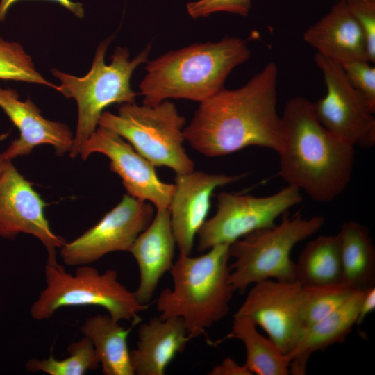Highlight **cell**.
Wrapping results in <instances>:
<instances>
[{"label": "cell", "instance_id": "1", "mask_svg": "<svg viewBox=\"0 0 375 375\" xmlns=\"http://www.w3.org/2000/svg\"><path fill=\"white\" fill-rule=\"evenodd\" d=\"M278 76L277 65L269 62L243 86L223 88L201 102L183 129L185 140L208 157L228 155L250 146L279 153L284 130L276 109Z\"/></svg>", "mask_w": 375, "mask_h": 375}, {"label": "cell", "instance_id": "2", "mask_svg": "<svg viewBox=\"0 0 375 375\" xmlns=\"http://www.w3.org/2000/svg\"><path fill=\"white\" fill-rule=\"evenodd\" d=\"M281 119L284 141L278 175L316 202L333 201L351 181L355 147L322 124L306 97L289 99Z\"/></svg>", "mask_w": 375, "mask_h": 375}, {"label": "cell", "instance_id": "3", "mask_svg": "<svg viewBox=\"0 0 375 375\" xmlns=\"http://www.w3.org/2000/svg\"><path fill=\"white\" fill-rule=\"evenodd\" d=\"M250 57L247 41L235 36L167 52L147 62L139 87L143 104L155 106L169 99L201 103L224 88L233 69Z\"/></svg>", "mask_w": 375, "mask_h": 375}, {"label": "cell", "instance_id": "4", "mask_svg": "<svg viewBox=\"0 0 375 375\" xmlns=\"http://www.w3.org/2000/svg\"><path fill=\"white\" fill-rule=\"evenodd\" d=\"M228 244H217L199 256L179 253L169 272L172 288H165L156 300L162 318L179 317L190 339L224 319L233 290L230 283Z\"/></svg>", "mask_w": 375, "mask_h": 375}, {"label": "cell", "instance_id": "5", "mask_svg": "<svg viewBox=\"0 0 375 375\" xmlns=\"http://www.w3.org/2000/svg\"><path fill=\"white\" fill-rule=\"evenodd\" d=\"M112 38L99 44L85 76L78 77L56 69L51 71L60 82L56 90L66 98L74 99L78 106L77 127L69 152L72 158L79 156L83 144L99 126L106 108L114 103H135L138 94L131 88V79L136 68L148 61L151 45L132 60L126 47H117L107 65L105 55Z\"/></svg>", "mask_w": 375, "mask_h": 375}, {"label": "cell", "instance_id": "6", "mask_svg": "<svg viewBox=\"0 0 375 375\" xmlns=\"http://www.w3.org/2000/svg\"><path fill=\"white\" fill-rule=\"evenodd\" d=\"M45 287L30 308L31 317L38 321L51 318L61 308L99 306L114 319L138 324L140 313L148 308L118 281L115 269L100 273L88 265H80L74 274L59 264L47 263Z\"/></svg>", "mask_w": 375, "mask_h": 375}, {"label": "cell", "instance_id": "7", "mask_svg": "<svg viewBox=\"0 0 375 375\" xmlns=\"http://www.w3.org/2000/svg\"><path fill=\"white\" fill-rule=\"evenodd\" d=\"M185 119L165 100L155 106L121 104L117 114L103 111L99 126L126 140L155 167H167L176 175L194 170L183 147Z\"/></svg>", "mask_w": 375, "mask_h": 375}, {"label": "cell", "instance_id": "8", "mask_svg": "<svg viewBox=\"0 0 375 375\" xmlns=\"http://www.w3.org/2000/svg\"><path fill=\"white\" fill-rule=\"evenodd\" d=\"M324 218L315 215L285 217L278 225L252 232L229 246L230 283L233 292H244L250 285L274 279L296 281L295 262L291 251L299 242L317 232Z\"/></svg>", "mask_w": 375, "mask_h": 375}, {"label": "cell", "instance_id": "9", "mask_svg": "<svg viewBox=\"0 0 375 375\" xmlns=\"http://www.w3.org/2000/svg\"><path fill=\"white\" fill-rule=\"evenodd\" d=\"M302 199L300 190L289 185L265 197L222 192L217 195L216 212L197 233V250L203 252L217 244H231L252 232L271 228L280 215Z\"/></svg>", "mask_w": 375, "mask_h": 375}, {"label": "cell", "instance_id": "10", "mask_svg": "<svg viewBox=\"0 0 375 375\" xmlns=\"http://www.w3.org/2000/svg\"><path fill=\"white\" fill-rule=\"evenodd\" d=\"M313 59L326 90V94L313 103L319 122L353 147L374 145L375 119L364 97L350 83L338 63L317 52Z\"/></svg>", "mask_w": 375, "mask_h": 375}, {"label": "cell", "instance_id": "11", "mask_svg": "<svg viewBox=\"0 0 375 375\" xmlns=\"http://www.w3.org/2000/svg\"><path fill=\"white\" fill-rule=\"evenodd\" d=\"M154 215L151 203L128 194L94 226L60 248L64 264L80 266L115 251H129Z\"/></svg>", "mask_w": 375, "mask_h": 375}, {"label": "cell", "instance_id": "12", "mask_svg": "<svg viewBox=\"0 0 375 375\" xmlns=\"http://www.w3.org/2000/svg\"><path fill=\"white\" fill-rule=\"evenodd\" d=\"M303 297L299 281L267 279L253 284L236 313L251 318L288 355L301 333Z\"/></svg>", "mask_w": 375, "mask_h": 375}, {"label": "cell", "instance_id": "13", "mask_svg": "<svg viewBox=\"0 0 375 375\" xmlns=\"http://www.w3.org/2000/svg\"><path fill=\"white\" fill-rule=\"evenodd\" d=\"M94 153L105 155L110 168L121 178L130 196L153 205L156 210L168 208L175 185L158 176L155 166L115 132L98 126L83 144V160Z\"/></svg>", "mask_w": 375, "mask_h": 375}, {"label": "cell", "instance_id": "14", "mask_svg": "<svg viewBox=\"0 0 375 375\" xmlns=\"http://www.w3.org/2000/svg\"><path fill=\"white\" fill-rule=\"evenodd\" d=\"M46 203L10 161L0 176V237L13 239L31 235L44 246L48 264L57 263L56 250L65 240L51 228L44 215Z\"/></svg>", "mask_w": 375, "mask_h": 375}, {"label": "cell", "instance_id": "15", "mask_svg": "<svg viewBox=\"0 0 375 375\" xmlns=\"http://www.w3.org/2000/svg\"><path fill=\"white\" fill-rule=\"evenodd\" d=\"M244 176L208 174L194 170L176 175L168 210L179 253L191 254L195 237L206 221L214 190L235 182Z\"/></svg>", "mask_w": 375, "mask_h": 375}, {"label": "cell", "instance_id": "16", "mask_svg": "<svg viewBox=\"0 0 375 375\" xmlns=\"http://www.w3.org/2000/svg\"><path fill=\"white\" fill-rule=\"evenodd\" d=\"M0 108L19 131V138L2 153L6 160L28 155L41 144L52 146L58 156L69 153L74 139L69 127L44 118L29 98L22 101L15 90L0 88Z\"/></svg>", "mask_w": 375, "mask_h": 375}, {"label": "cell", "instance_id": "17", "mask_svg": "<svg viewBox=\"0 0 375 375\" xmlns=\"http://www.w3.org/2000/svg\"><path fill=\"white\" fill-rule=\"evenodd\" d=\"M176 246L168 208L157 209L128 251L139 269L140 282L134 294L142 304L150 301L160 280L169 272L174 262Z\"/></svg>", "mask_w": 375, "mask_h": 375}, {"label": "cell", "instance_id": "18", "mask_svg": "<svg viewBox=\"0 0 375 375\" xmlns=\"http://www.w3.org/2000/svg\"><path fill=\"white\" fill-rule=\"evenodd\" d=\"M303 40L317 53L339 65L367 60L364 35L345 1H338L327 14L310 26Z\"/></svg>", "mask_w": 375, "mask_h": 375}, {"label": "cell", "instance_id": "19", "mask_svg": "<svg viewBox=\"0 0 375 375\" xmlns=\"http://www.w3.org/2000/svg\"><path fill=\"white\" fill-rule=\"evenodd\" d=\"M136 347L130 351L134 375H164L169 363L190 340L179 317H153L138 328Z\"/></svg>", "mask_w": 375, "mask_h": 375}, {"label": "cell", "instance_id": "20", "mask_svg": "<svg viewBox=\"0 0 375 375\" xmlns=\"http://www.w3.org/2000/svg\"><path fill=\"white\" fill-rule=\"evenodd\" d=\"M367 290H355L336 310L305 329L299 338L290 358V374L304 375L312 354L344 342L356 324L359 309Z\"/></svg>", "mask_w": 375, "mask_h": 375}, {"label": "cell", "instance_id": "21", "mask_svg": "<svg viewBox=\"0 0 375 375\" xmlns=\"http://www.w3.org/2000/svg\"><path fill=\"white\" fill-rule=\"evenodd\" d=\"M108 315L88 318L81 331L92 342L105 375H134L128 338L136 324L125 328Z\"/></svg>", "mask_w": 375, "mask_h": 375}, {"label": "cell", "instance_id": "22", "mask_svg": "<svg viewBox=\"0 0 375 375\" xmlns=\"http://www.w3.org/2000/svg\"><path fill=\"white\" fill-rule=\"evenodd\" d=\"M340 242L342 283L353 290H367L375 283V248L367 228L348 221L338 233Z\"/></svg>", "mask_w": 375, "mask_h": 375}, {"label": "cell", "instance_id": "23", "mask_svg": "<svg viewBox=\"0 0 375 375\" xmlns=\"http://www.w3.org/2000/svg\"><path fill=\"white\" fill-rule=\"evenodd\" d=\"M238 339L246 350L245 366L253 374L288 375L290 358L269 338L260 334L257 325L249 317L235 313L231 330L218 344L227 339Z\"/></svg>", "mask_w": 375, "mask_h": 375}, {"label": "cell", "instance_id": "24", "mask_svg": "<svg viewBox=\"0 0 375 375\" xmlns=\"http://www.w3.org/2000/svg\"><path fill=\"white\" fill-rule=\"evenodd\" d=\"M295 267L296 281L304 287L342 283L338 234L321 235L310 241L300 253Z\"/></svg>", "mask_w": 375, "mask_h": 375}, {"label": "cell", "instance_id": "25", "mask_svg": "<svg viewBox=\"0 0 375 375\" xmlns=\"http://www.w3.org/2000/svg\"><path fill=\"white\" fill-rule=\"evenodd\" d=\"M67 352L68 356L60 360L53 355L46 359L31 358L26 362V368L30 372L49 375H83L100 366L94 348L85 336L71 343Z\"/></svg>", "mask_w": 375, "mask_h": 375}, {"label": "cell", "instance_id": "26", "mask_svg": "<svg viewBox=\"0 0 375 375\" xmlns=\"http://www.w3.org/2000/svg\"><path fill=\"white\" fill-rule=\"evenodd\" d=\"M354 291L343 283L319 287H304V297L301 310V333L339 308Z\"/></svg>", "mask_w": 375, "mask_h": 375}, {"label": "cell", "instance_id": "27", "mask_svg": "<svg viewBox=\"0 0 375 375\" xmlns=\"http://www.w3.org/2000/svg\"><path fill=\"white\" fill-rule=\"evenodd\" d=\"M0 79L43 85L56 90L57 85L39 73L31 57L17 42L0 37Z\"/></svg>", "mask_w": 375, "mask_h": 375}, {"label": "cell", "instance_id": "28", "mask_svg": "<svg viewBox=\"0 0 375 375\" xmlns=\"http://www.w3.org/2000/svg\"><path fill=\"white\" fill-rule=\"evenodd\" d=\"M367 60H355L340 65L348 81L364 97L375 112V67Z\"/></svg>", "mask_w": 375, "mask_h": 375}, {"label": "cell", "instance_id": "29", "mask_svg": "<svg viewBox=\"0 0 375 375\" xmlns=\"http://www.w3.org/2000/svg\"><path fill=\"white\" fill-rule=\"evenodd\" d=\"M364 35L367 60L375 62V0L346 1Z\"/></svg>", "mask_w": 375, "mask_h": 375}, {"label": "cell", "instance_id": "30", "mask_svg": "<svg viewBox=\"0 0 375 375\" xmlns=\"http://www.w3.org/2000/svg\"><path fill=\"white\" fill-rule=\"evenodd\" d=\"M251 7V0H199L186 5L189 15L193 19L206 17L218 12H227L246 17Z\"/></svg>", "mask_w": 375, "mask_h": 375}, {"label": "cell", "instance_id": "31", "mask_svg": "<svg viewBox=\"0 0 375 375\" xmlns=\"http://www.w3.org/2000/svg\"><path fill=\"white\" fill-rule=\"evenodd\" d=\"M210 375H252L245 365H239L231 358H226L223 361L212 367L209 372Z\"/></svg>", "mask_w": 375, "mask_h": 375}, {"label": "cell", "instance_id": "32", "mask_svg": "<svg viewBox=\"0 0 375 375\" xmlns=\"http://www.w3.org/2000/svg\"><path fill=\"white\" fill-rule=\"evenodd\" d=\"M21 0H0V22L5 19L6 15L12 5ZM59 3L67 10L71 11L78 18L84 17L83 4L79 2H74L71 0H50Z\"/></svg>", "mask_w": 375, "mask_h": 375}, {"label": "cell", "instance_id": "33", "mask_svg": "<svg viewBox=\"0 0 375 375\" xmlns=\"http://www.w3.org/2000/svg\"><path fill=\"white\" fill-rule=\"evenodd\" d=\"M375 309V288L372 287L366 290L360 303L356 324H360L365 318Z\"/></svg>", "mask_w": 375, "mask_h": 375}, {"label": "cell", "instance_id": "34", "mask_svg": "<svg viewBox=\"0 0 375 375\" xmlns=\"http://www.w3.org/2000/svg\"><path fill=\"white\" fill-rule=\"evenodd\" d=\"M7 135H8V133L0 135V141L6 138ZM10 161L11 160H6L4 158L3 153H0V176Z\"/></svg>", "mask_w": 375, "mask_h": 375}, {"label": "cell", "instance_id": "35", "mask_svg": "<svg viewBox=\"0 0 375 375\" xmlns=\"http://www.w3.org/2000/svg\"><path fill=\"white\" fill-rule=\"evenodd\" d=\"M338 1H340V0H338ZM342 1H349V0H342Z\"/></svg>", "mask_w": 375, "mask_h": 375}]
</instances>
